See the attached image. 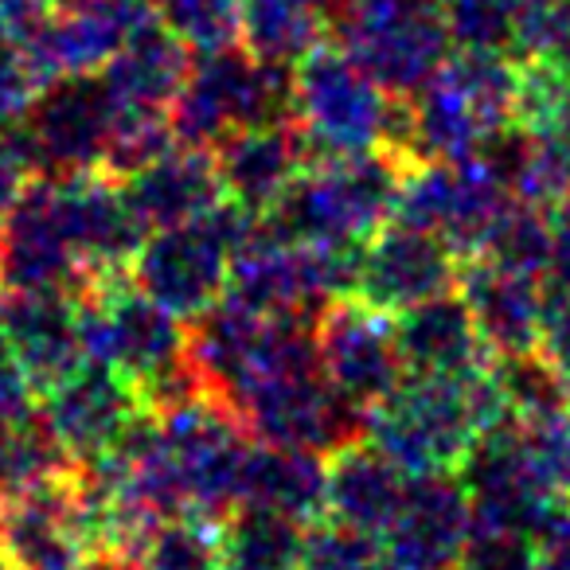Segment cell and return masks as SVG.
I'll return each instance as SVG.
<instances>
[{"mask_svg": "<svg viewBox=\"0 0 570 570\" xmlns=\"http://www.w3.org/2000/svg\"><path fill=\"white\" fill-rule=\"evenodd\" d=\"M294 126L313 157L395 149L403 157L406 98L383 90L341 43H317L294 67Z\"/></svg>", "mask_w": 570, "mask_h": 570, "instance_id": "3", "label": "cell"}, {"mask_svg": "<svg viewBox=\"0 0 570 570\" xmlns=\"http://www.w3.org/2000/svg\"><path fill=\"white\" fill-rule=\"evenodd\" d=\"M430 4H438V9H445V4H450V0H430Z\"/></svg>", "mask_w": 570, "mask_h": 570, "instance_id": "44", "label": "cell"}, {"mask_svg": "<svg viewBox=\"0 0 570 570\" xmlns=\"http://www.w3.org/2000/svg\"><path fill=\"white\" fill-rule=\"evenodd\" d=\"M508 199L512 196L504 191V184L476 153L461 160H411L399 188L395 219L419 223L442 235L465 262L476 258Z\"/></svg>", "mask_w": 570, "mask_h": 570, "instance_id": "9", "label": "cell"}, {"mask_svg": "<svg viewBox=\"0 0 570 570\" xmlns=\"http://www.w3.org/2000/svg\"><path fill=\"white\" fill-rule=\"evenodd\" d=\"M305 528L258 504H238L219 520L223 570H302Z\"/></svg>", "mask_w": 570, "mask_h": 570, "instance_id": "25", "label": "cell"}, {"mask_svg": "<svg viewBox=\"0 0 570 570\" xmlns=\"http://www.w3.org/2000/svg\"><path fill=\"white\" fill-rule=\"evenodd\" d=\"M539 567V539L523 535L504 523L473 520L465 547L453 570H535Z\"/></svg>", "mask_w": 570, "mask_h": 570, "instance_id": "32", "label": "cell"}, {"mask_svg": "<svg viewBox=\"0 0 570 570\" xmlns=\"http://www.w3.org/2000/svg\"><path fill=\"white\" fill-rule=\"evenodd\" d=\"M539 352L554 364L559 375H570V289L547 282L543 328H539Z\"/></svg>", "mask_w": 570, "mask_h": 570, "instance_id": "35", "label": "cell"}, {"mask_svg": "<svg viewBox=\"0 0 570 570\" xmlns=\"http://www.w3.org/2000/svg\"><path fill=\"white\" fill-rule=\"evenodd\" d=\"M547 277L570 289V191L551 207V269Z\"/></svg>", "mask_w": 570, "mask_h": 570, "instance_id": "38", "label": "cell"}, {"mask_svg": "<svg viewBox=\"0 0 570 570\" xmlns=\"http://www.w3.org/2000/svg\"><path fill=\"white\" fill-rule=\"evenodd\" d=\"M71 4H82V0H51V9H71Z\"/></svg>", "mask_w": 570, "mask_h": 570, "instance_id": "42", "label": "cell"}, {"mask_svg": "<svg viewBox=\"0 0 570 570\" xmlns=\"http://www.w3.org/2000/svg\"><path fill=\"white\" fill-rule=\"evenodd\" d=\"M126 196L134 199L145 227H173L207 215L223 199L215 153L199 145L173 141L160 157L141 165L121 180Z\"/></svg>", "mask_w": 570, "mask_h": 570, "instance_id": "21", "label": "cell"}, {"mask_svg": "<svg viewBox=\"0 0 570 570\" xmlns=\"http://www.w3.org/2000/svg\"><path fill=\"white\" fill-rule=\"evenodd\" d=\"M0 570H17V567H12V562L4 559V554H0Z\"/></svg>", "mask_w": 570, "mask_h": 570, "instance_id": "43", "label": "cell"}, {"mask_svg": "<svg viewBox=\"0 0 570 570\" xmlns=\"http://www.w3.org/2000/svg\"><path fill=\"white\" fill-rule=\"evenodd\" d=\"M43 419L51 422L63 450L75 465H95L106 453H114L153 411L145 403L141 387L118 367L82 360L79 367L40 391Z\"/></svg>", "mask_w": 570, "mask_h": 570, "instance_id": "12", "label": "cell"}, {"mask_svg": "<svg viewBox=\"0 0 570 570\" xmlns=\"http://www.w3.org/2000/svg\"><path fill=\"white\" fill-rule=\"evenodd\" d=\"M391 321H395V344L406 375L473 380V375L489 372L492 360H497L476 333L473 313H469L465 297L458 289L411 305Z\"/></svg>", "mask_w": 570, "mask_h": 570, "instance_id": "19", "label": "cell"}, {"mask_svg": "<svg viewBox=\"0 0 570 570\" xmlns=\"http://www.w3.org/2000/svg\"><path fill=\"white\" fill-rule=\"evenodd\" d=\"M90 285L95 274L67 227L59 176H32L0 223V289H63L82 297Z\"/></svg>", "mask_w": 570, "mask_h": 570, "instance_id": "10", "label": "cell"}, {"mask_svg": "<svg viewBox=\"0 0 570 570\" xmlns=\"http://www.w3.org/2000/svg\"><path fill=\"white\" fill-rule=\"evenodd\" d=\"M461 282V254L419 223L391 219L364 243L356 297L380 313H403Z\"/></svg>", "mask_w": 570, "mask_h": 570, "instance_id": "13", "label": "cell"}, {"mask_svg": "<svg viewBox=\"0 0 570 570\" xmlns=\"http://www.w3.org/2000/svg\"><path fill=\"white\" fill-rule=\"evenodd\" d=\"M32 168L24 165L17 149L9 141H0V223L9 219V212L17 207V199L24 196L28 180H32Z\"/></svg>", "mask_w": 570, "mask_h": 570, "instance_id": "37", "label": "cell"}, {"mask_svg": "<svg viewBox=\"0 0 570 570\" xmlns=\"http://www.w3.org/2000/svg\"><path fill=\"white\" fill-rule=\"evenodd\" d=\"M500 419H508V411L492 367L473 380L406 375L395 391L367 406L364 438L406 476L458 473L476 438Z\"/></svg>", "mask_w": 570, "mask_h": 570, "instance_id": "1", "label": "cell"}, {"mask_svg": "<svg viewBox=\"0 0 570 570\" xmlns=\"http://www.w3.org/2000/svg\"><path fill=\"white\" fill-rule=\"evenodd\" d=\"M160 24L180 36L191 51H215L238 43L243 0H153Z\"/></svg>", "mask_w": 570, "mask_h": 570, "instance_id": "31", "label": "cell"}, {"mask_svg": "<svg viewBox=\"0 0 570 570\" xmlns=\"http://www.w3.org/2000/svg\"><path fill=\"white\" fill-rule=\"evenodd\" d=\"M473 528V504L458 473L411 476L406 497L383 535V554L399 570H453Z\"/></svg>", "mask_w": 570, "mask_h": 570, "instance_id": "15", "label": "cell"}, {"mask_svg": "<svg viewBox=\"0 0 570 570\" xmlns=\"http://www.w3.org/2000/svg\"><path fill=\"white\" fill-rule=\"evenodd\" d=\"M266 121H294V67L262 63L243 43L196 51L168 110L176 141L215 149L223 137Z\"/></svg>", "mask_w": 570, "mask_h": 570, "instance_id": "5", "label": "cell"}, {"mask_svg": "<svg viewBox=\"0 0 570 570\" xmlns=\"http://www.w3.org/2000/svg\"><path fill=\"white\" fill-rule=\"evenodd\" d=\"M121 106L102 75H59L48 79L20 114L9 145L36 176H75L106 165V153L121 126Z\"/></svg>", "mask_w": 570, "mask_h": 570, "instance_id": "6", "label": "cell"}, {"mask_svg": "<svg viewBox=\"0 0 570 570\" xmlns=\"http://www.w3.org/2000/svg\"><path fill=\"white\" fill-rule=\"evenodd\" d=\"M134 570H223L219 520L173 515L149 531Z\"/></svg>", "mask_w": 570, "mask_h": 570, "instance_id": "30", "label": "cell"}, {"mask_svg": "<svg viewBox=\"0 0 570 570\" xmlns=\"http://www.w3.org/2000/svg\"><path fill=\"white\" fill-rule=\"evenodd\" d=\"M36 395H40V391H36L32 375H28V367L20 364L9 336L0 333V419L36 406Z\"/></svg>", "mask_w": 570, "mask_h": 570, "instance_id": "36", "label": "cell"}, {"mask_svg": "<svg viewBox=\"0 0 570 570\" xmlns=\"http://www.w3.org/2000/svg\"><path fill=\"white\" fill-rule=\"evenodd\" d=\"M554 145L562 149V157H567V165H570V121H567V129H562L559 137H554Z\"/></svg>", "mask_w": 570, "mask_h": 570, "instance_id": "40", "label": "cell"}, {"mask_svg": "<svg viewBox=\"0 0 570 570\" xmlns=\"http://www.w3.org/2000/svg\"><path fill=\"white\" fill-rule=\"evenodd\" d=\"M153 20H160L153 0H82L56 9L28 59L40 82L59 75H95Z\"/></svg>", "mask_w": 570, "mask_h": 570, "instance_id": "16", "label": "cell"}, {"mask_svg": "<svg viewBox=\"0 0 570 570\" xmlns=\"http://www.w3.org/2000/svg\"><path fill=\"white\" fill-rule=\"evenodd\" d=\"M562 383H567V395H570V375H562Z\"/></svg>", "mask_w": 570, "mask_h": 570, "instance_id": "45", "label": "cell"}, {"mask_svg": "<svg viewBox=\"0 0 570 570\" xmlns=\"http://www.w3.org/2000/svg\"><path fill=\"white\" fill-rule=\"evenodd\" d=\"M364 570H399V567H395V562L387 559V554H380V559H372V562H367Z\"/></svg>", "mask_w": 570, "mask_h": 570, "instance_id": "41", "label": "cell"}, {"mask_svg": "<svg viewBox=\"0 0 570 570\" xmlns=\"http://www.w3.org/2000/svg\"><path fill=\"white\" fill-rule=\"evenodd\" d=\"M535 570H570V508L559 515V523L539 539V567Z\"/></svg>", "mask_w": 570, "mask_h": 570, "instance_id": "39", "label": "cell"}, {"mask_svg": "<svg viewBox=\"0 0 570 570\" xmlns=\"http://www.w3.org/2000/svg\"><path fill=\"white\" fill-rule=\"evenodd\" d=\"M153 414H157L160 445L176 469L188 512L223 520L230 508H238L246 453H250V434L238 414L212 391H199Z\"/></svg>", "mask_w": 570, "mask_h": 570, "instance_id": "7", "label": "cell"}, {"mask_svg": "<svg viewBox=\"0 0 570 570\" xmlns=\"http://www.w3.org/2000/svg\"><path fill=\"white\" fill-rule=\"evenodd\" d=\"M383 554V543L375 535L336 523L321 515L317 523L305 528V554L302 570H364L372 559Z\"/></svg>", "mask_w": 570, "mask_h": 570, "instance_id": "33", "label": "cell"}, {"mask_svg": "<svg viewBox=\"0 0 570 570\" xmlns=\"http://www.w3.org/2000/svg\"><path fill=\"white\" fill-rule=\"evenodd\" d=\"M0 333L9 336L20 364L28 367L36 391H48L71 367L87 360L82 352V297L63 289H4L0 297Z\"/></svg>", "mask_w": 570, "mask_h": 570, "instance_id": "17", "label": "cell"}, {"mask_svg": "<svg viewBox=\"0 0 570 570\" xmlns=\"http://www.w3.org/2000/svg\"><path fill=\"white\" fill-rule=\"evenodd\" d=\"M461 297L476 321V333L492 356L539 352L547 277L497 266L489 258L461 262Z\"/></svg>", "mask_w": 570, "mask_h": 570, "instance_id": "20", "label": "cell"}, {"mask_svg": "<svg viewBox=\"0 0 570 570\" xmlns=\"http://www.w3.org/2000/svg\"><path fill=\"white\" fill-rule=\"evenodd\" d=\"M75 469L79 465L63 450L51 422L43 419L40 403L0 419V497H17Z\"/></svg>", "mask_w": 570, "mask_h": 570, "instance_id": "27", "label": "cell"}, {"mask_svg": "<svg viewBox=\"0 0 570 570\" xmlns=\"http://www.w3.org/2000/svg\"><path fill=\"white\" fill-rule=\"evenodd\" d=\"M328 458L317 450L250 442L238 504H258L289 520L317 523L325 515Z\"/></svg>", "mask_w": 570, "mask_h": 570, "instance_id": "24", "label": "cell"}, {"mask_svg": "<svg viewBox=\"0 0 570 570\" xmlns=\"http://www.w3.org/2000/svg\"><path fill=\"white\" fill-rule=\"evenodd\" d=\"M515 51L570 79V0H543L523 28Z\"/></svg>", "mask_w": 570, "mask_h": 570, "instance_id": "34", "label": "cell"}, {"mask_svg": "<svg viewBox=\"0 0 570 570\" xmlns=\"http://www.w3.org/2000/svg\"><path fill=\"white\" fill-rule=\"evenodd\" d=\"M476 258L547 277V269H551V207L512 196L489 227Z\"/></svg>", "mask_w": 570, "mask_h": 570, "instance_id": "28", "label": "cell"}, {"mask_svg": "<svg viewBox=\"0 0 570 570\" xmlns=\"http://www.w3.org/2000/svg\"><path fill=\"white\" fill-rule=\"evenodd\" d=\"M212 153L215 168H219L223 199L254 215H266L313 160L309 145H305L302 129L294 121L246 126L238 134L223 137Z\"/></svg>", "mask_w": 570, "mask_h": 570, "instance_id": "18", "label": "cell"}, {"mask_svg": "<svg viewBox=\"0 0 570 570\" xmlns=\"http://www.w3.org/2000/svg\"><path fill=\"white\" fill-rule=\"evenodd\" d=\"M188 71L191 48L160 20H153L98 75L126 114H168Z\"/></svg>", "mask_w": 570, "mask_h": 570, "instance_id": "23", "label": "cell"}, {"mask_svg": "<svg viewBox=\"0 0 570 570\" xmlns=\"http://www.w3.org/2000/svg\"><path fill=\"white\" fill-rule=\"evenodd\" d=\"M336 43L399 98L426 87L453 56L445 12L430 0H360L336 20Z\"/></svg>", "mask_w": 570, "mask_h": 570, "instance_id": "8", "label": "cell"}, {"mask_svg": "<svg viewBox=\"0 0 570 570\" xmlns=\"http://www.w3.org/2000/svg\"><path fill=\"white\" fill-rule=\"evenodd\" d=\"M328 17L313 0H243L238 43L262 63L297 67L317 43H325Z\"/></svg>", "mask_w": 570, "mask_h": 570, "instance_id": "26", "label": "cell"}, {"mask_svg": "<svg viewBox=\"0 0 570 570\" xmlns=\"http://www.w3.org/2000/svg\"><path fill=\"white\" fill-rule=\"evenodd\" d=\"M0 554L17 570L95 567L98 554L79 469L17 497H0Z\"/></svg>", "mask_w": 570, "mask_h": 570, "instance_id": "11", "label": "cell"}, {"mask_svg": "<svg viewBox=\"0 0 570 570\" xmlns=\"http://www.w3.org/2000/svg\"><path fill=\"white\" fill-rule=\"evenodd\" d=\"M313 336H317L321 372L364 411L406 380L395 344V321L360 297H341L328 305L313 325Z\"/></svg>", "mask_w": 570, "mask_h": 570, "instance_id": "14", "label": "cell"}, {"mask_svg": "<svg viewBox=\"0 0 570 570\" xmlns=\"http://www.w3.org/2000/svg\"><path fill=\"white\" fill-rule=\"evenodd\" d=\"M492 380H497V391L504 399L508 419H543V414L570 411L567 383L543 352L497 356L492 360Z\"/></svg>", "mask_w": 570, "mask_h": 570, "instance_id": "29", "label": "cell"}, {"mask_svg": "<svg viewBox=\"0 0 570 570\" xmlns=\"http://www.w3.org/2000/svg\"><path fill=\"white\" fill-rule=\"evenodd\" d=\"M262 215L219 199L207 215L173 227H153L129 262V282L165 305L173 317L196 321L212 309L230 282V258L250 238Z\"/></svg>", "mask_w": 570, "mask_h": 570, "instance_id": "4", "label": "cell"}, {"mask_svg": "<svg viewBox=\"0 0 570 570\" xmlns=\"http://www.w3.org/2000/svg\"><path fill=\"white\" fill-rule=\"evenodd\" d=\"M411 476L387 461L372 442H352L344 450L328 453V492L325 515L336 523L375 535L383 543L399 504L406 497Z\"/></svg>", "mask_w": 570, "mask_h": 570, "instance_id": "22", "label": "cell"}, {"mask_svg": "<svg viewBox=\"0 0 570 570\" xmlns=\"http://www.w3.org/2000/svg\"><path fill=\"white\" fill-rule=\"evenodd\" d=\"M406 165L411 160L395 149L313 157L262 219L302 246L367 243L383 223L395 219Z\"/></svg>", "mask_w": 570, "mask_h": 570, "instance_id": "2", "label": "cell"}]
</instances>
